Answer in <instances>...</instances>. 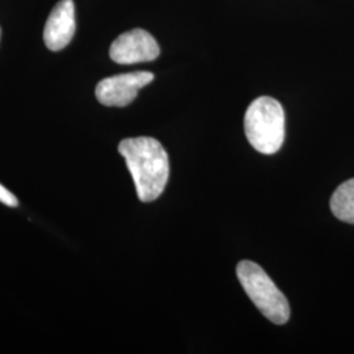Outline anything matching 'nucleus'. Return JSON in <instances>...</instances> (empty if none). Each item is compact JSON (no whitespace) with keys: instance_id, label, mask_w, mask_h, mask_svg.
<instances>
[{"instance_id":"39448f33","label":"nucleus","mask_w":354,"mask_h":354,"mask_svg":"<svg viewBox=\"0 0 354 354\" xmlns=\"http://www.w3.org/2000/svg\"><path fill=\"white\" fill-rule=\"evenodd\" d=\"M160 54L156 39L143 29H131L115 38L111 45V59L118 64L151 62Z\"/></svg>"},{"instance_id":"20e7f679","label":"nucleus","mask_w":354,"mask_h":354,"mask_svg":"<svg viewBox=\"0 0 354 354\" xmlns=\"http://www.w3.org/2000/svg\"><path fill=\"white\" fill-rule=\"evenodd\" d=\"M153 80L149 71H136L129 74L105 77L96 86V97L105 106H127L138 96V91Z\"/></svg>"},{"instance_id":"f03ea898","label":"nucleus","mask_w":354,"mask_h":354,"mask_svg":"<svg viewBox=\"0 0 354 354\" xmlns=\"http://www.w3.org/2000/svg\"><path fill=\"white\" fill-rule=\"evenodd\" d=\"M247 140L256 151L272 155L285 140V112L276 99L261 96L251 102L244 117Z\"/></svg>"},{"instance_id":"0eeeda50","label":"nucleus","mask_w":354,"mask_h":354,"mask_svg":"<svg viewBox=\"0 0 354 354\" xmlns=\"http://www.w3.org/2000/svg\"><path fill=\"white\" fill-rule=\"evenodd\" d=\"M329 206L337 219L354 225V178L346 180L333 192Z\"/></svg>"},{"instance_id":"7ed1b4c3","label":"nucleus","mask_w":354,"mask_h":354,"mask_svg":"<svg viewBox=\"0 0 354 354\" xmlns=\"http://www.w3.org/2000/svg\"><path fill=\"white\" fill-rule=\"evenodd\" d=\"M236 276L250 299L266 319L279 326L289 322V302L261 266L243 260L236 266Z\"/></svg>"},{"instance_id":"423d86ee","label":"nucleus","mask_w":354,"mask_h":354,"mask_svg":"<svg viewBox=\"0 0 354 354\" xmlns=\"http://www.w3.org/2000/svg\"><path fill=\"white\" fill-rule=\"evenodd\" d=\"M75 6L73 0H59L44 29V41L51 51L64 49L75 33Z\"/></svg>"},{"instance_id":"6e6552de","label":"nucleus","mask_w":354,"mask_h":354,"mask_svg":"<svg viewBox=\"0 0 354 354\" xmlns=\"http://www.w3.org/2000/svg\"><path fill=\"white\" fill-rule=\"evenodd\" d=\"M0 203H3L7 206H12V207L19 205L17 198L13 196L10 190L6 189L1 184H0Z\"/></svg>"},{"instance_id":"f257e3e1","label":"nucleus","mask_w":354,"mask_h":354,"mask_svg":"<svg viewBox=\"0 0 354 354\" xmlns=\"http://www.w3.org/2000/svg\"><path fill=\"white\" fill-rule=\"evenodd\" d=\"M124 156L142 203H151L163 192L169 177V159L162 143L150 137L121 140Z\"/></svg>"}]
</instances>
